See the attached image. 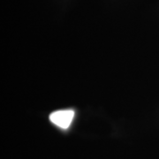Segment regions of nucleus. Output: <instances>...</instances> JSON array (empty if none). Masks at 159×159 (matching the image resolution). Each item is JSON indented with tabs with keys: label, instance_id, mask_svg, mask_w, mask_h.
I'll return each mask as SVG.
<instances>
[{
	"label": "nucleus",
	"instance_id": "nucleus-1",
	"mask_svg": "<svg viewBox=\"0 0 159 159\" xmlns=\"http://www.w3.org/2000/svg\"><path fill=\"white\" fill-rule=\"evenodd\" d=\"M74 117V111L72 110H63L54 111L50 115V120L54 125L63 129H67Z\"/></svg>",
	"mask_w": 159,
	"mask_h": 159
}]
</instances>
